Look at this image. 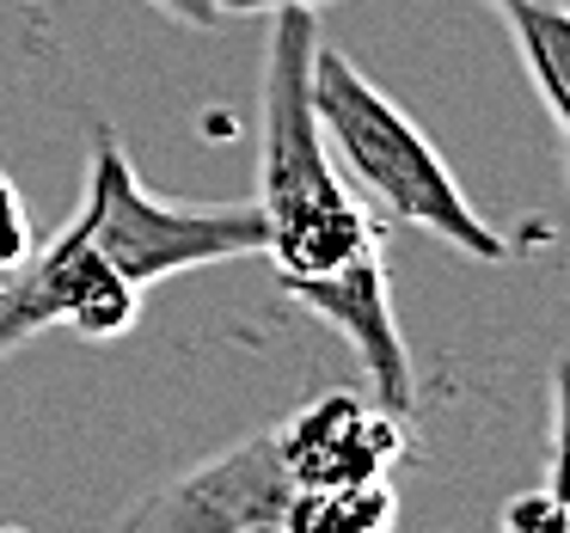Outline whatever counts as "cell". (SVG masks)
Returning <instances> with one entry per match:
<instances>
[{
  "instance_id": "1",
  "label": "cell",
  "mask_w": 570,
  "mask_h": 533,
  "mask_svg": "<svg viewBox=\"0 0 570 533\" xmlns=\"http://www.w3.org/2000/svg\"><path fill=\"white\" fill-rule=\"evenodd\" d=\"M313 50H320V13H271L264 154L252 203L264 215V258L276 264V283L325 276L381 246V227L337 172L332 141L313 117Z\"/></svg>"
},
{
  "instance_id": "2",
  "label": "cell",
  "mask_w": 570,
  "mask_h": 533,
  "mask_svg": "<svg viewBox=\"0 0 570 533\" xmlns=\"http://www.w3.org/2000/svg\"><path fill=\"white\" fill-rule=\"evenodd\" d=\"M313 117L332 141L337 172L356 178L399 227H417L479 264L509 258V239L472 209L454 166L411 124L405 105H393L344 50H325V43L313 50Z\"/></svg>"
},
{
  "instance_id": "3",
  "label": "cell",
  "mask_w": 570,
  "mask_h": 533,
  "mask_svg": "<svg viewBox=\"0 0 570 533\" xmlns=\"http://www.w3.org/2000/svg\"><path fill=\"white\" fill-rule=\"evenodd\" d=\"M80 209L99 227V246L129 283L154 288L166 276L209 270L234 258H264V215L258 203H173L141 190L124 141L111 129H92L87 148V197Z\"/></svg>"
},
{
  "instance_id": "4",
  "label": "cell",
  "mask_w": 570,
  "mask_h": 533,
  "mask_svg": "<svg viewBox=\"0 0 570 533\" xmlns=\"http://www.w3.org/2000/svg\"><path fill=\"white\" fill-rule=\"evenodd\" d=\"M141 295L148 288L129 283L111 264V251L99 246V227L87 209H75V221L50 239L43 251L7 270L0 283V362L26 349L43 332H80V337H124L141 319Z\"/></svg>"
},
{
  "instance_id": "5",
  "label": "cell",
  "mask_w": 570,
  "mask_h": 533,
  "mask_svg": "<svg viewBox=\"0 0 570 533\" xmlns=\"http://www.w3.org/2000/svg\"><path fill=\"white\" fill-rule=\"evenodd\" d=\"M295 478L283 466V442L276 423L239 435V442L215 447L209 460L185 466L178 478L154 484L117 533H246L258 521H283Z\"/></svg>"
},
{
  "instance_id": "6",
  "label": "cell",
  "mask_w": 570,
  "mask_h": 533,
  "mask_svg": "<svg viewBox=\"0 0 570 533\" xmlns=\"http://www.w3.org/2000/svg\"><path fill=\"white\" fill-rule=\"evenodd\" d=\"M283 295L301 300L313 319H325L350 344L374 405L393 411V417H411V411H417V368H411L405 332H399L381 246L350 258V264H337V270H325V276H295V283H283Z\"/></svg>"
},
{
  "instance_id": "7",
  "label": "cell",
  "mask_w": 570,
  "mask_h": 533,
  "mask_svg": "<svg viewBox=\"0 0 570 533\" xmlns=\"http://www.w3.org/2000/svg\"><path fill=\"white\" fill-rule=\"evenodd\" d=\"M283 466L301 484H344V478H386L393 460L405 454V417L381 411L374 398L325 393L313 405L288 411L276 423Z\"/></svg>"
},
{
  "instance_id": "8",
  "label": "cell",
  "mask_w": 570,
  "mask_h": 533,
  "mask_svg": "<svg viewBox=\"0 0 570 533\" xmlns=\"http://www.w3.org/2000/svg\"><path fill=\"white\" fill-rule=\"evenodd\" d=\"M497 13L509 19L521 68H528L546 117L558 124V136L570 148V13L564 7H497Z\"/></svg>"
},
{
  "instance_id": "9",
  "label": "cell",
  "mask_w": 570,
  "mask_h": 533,
  "mask_svg": "<svg viewBox=\"0 0 570 533\" xmlns=\"http://www.w3.org/2000/svg\"><path fill=\"white\" fill-rule=\"evenodd\" d=\"M283 521L295 533H393L399 491L386 478H344V484H301Z\"/></svg>"
},
{
  "instance_id": "10",
  "label": "cell",
  "mask_w": 570,
  "mask_h": 533,
  "mask_svg": "<svg viewBox=\"0 0 570 533\" xmlns=\"http://www.w3.org/2000/svg\"><path fill=\"white\" fill-rule=\"evenodd\" d=\"M546 491L570 509V362L552 368V472H546Z\"/></svg>"
},
{
  "instance_id": "11",
  "label": "cell",
  "mask_w": 570,
  "mask_h": 533,
  "mask_svg": "<svg viewBox=\"0 0 570 533\" xmlns=\"http://www.w3.org/2000/svg\"><path fill=\"white\" fill-rule=\"evenodd\" d=\"M497 533H570V509L552 491H521L503 503Z\"/></svg>"
},
{
  "instance_id": "12",
  "label": "cell",
  "mask_w": 570,
  "mask_h": 533,
  "mask_svg": "<svg viewBox=\"0 0 570 533\" xmlns=\"http://www.w3.org/2000/svg\"><path fill=\"white\" fill-rule=\"evenodd\" d=\"M31 251V234H26V203H19V190L0 178V276L13 270L19 258Z\"/></svg>"
},
{
  "instance_id": "13",
  "label": "cell",
  "mask_w": 570,
  "mask_h": 533,
  "mask_svg": "<svg viewBox=\"0 0 570 533\" xmlns=\"http://www.w3.org/2000/svg\"><path fill=\"white\" fill-rule=\"evenodd\" d=\"M160 13H173L178 26H190V31H209V26H222V0H154Z\"/></svg>"
},
{
  "instance_id": "14",
  "label": "cell",
  "mask_w": 570,
  "mask_h": 533,
  "mask_svg": "<svg viewBox=\"0 0 570 533\" xmlns=\"http://www.w3.org/2000/svg\"><path fill=\"white\" fill-rule=\"evenodd\" d=\"M320 7H337V0H222V13H252V19H271V13H320Z\"/></svg>"
},
{
  "instance_id": "15",
  "label": "cell",
  "mask_w": 570,
  "mask_h": 533,
  "mask_svg": "<svg viewBox=\"0 0 570 533\" xmlns=\"http://www.w3.org/2000/svg\"><path fill=\"white\" fill-rule=\"evenodd\" d=\"M484 7H564L570 13V0H484Z\"/></svg>"
},
{
  "instance_id": "16",
  "label": "cell",
  "mask_w": 570,
  "mask_h": 533,
  "mask_svg": "<svg viewBox=\"0 0 570 533\" xmlns=\"http://www.w3.org/2000/svg\"><path fill=\"white\" fill-rule=\"evenodd\" d=\"M246 533H295L288 521H258V527H246Z\"/></svg>"
},
{
  "instance_id": "17",
  "label": "cell",
  "mask_w": 570,
  "mask_h": 533,
  "mask_svg": "<svg viewBox=\"0 0 570 533\" xmlns=\"http://www.w3.org/2000/svg\"><path fill=\"white\" fill-rule=\"evenodd\" d=\"M0 533H26V527H13V521H0Z\"/></svg>"
},
{
  "instance_id": "18",
  "label": "cell",
  "mask_w": 570,
  "mask_h": 533,
  "mask_svg": "<svg viewBox=\"0 0 570 533\" xmlns=\"http://www.w3.org/2000/svg\"><path fill=\"white\" fill-rule=\"evenodd\" d=\"M564 172H570V148H564Z\"/></svg>"
}]
</instances>
